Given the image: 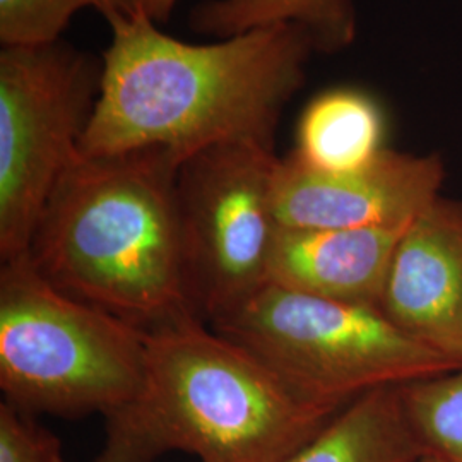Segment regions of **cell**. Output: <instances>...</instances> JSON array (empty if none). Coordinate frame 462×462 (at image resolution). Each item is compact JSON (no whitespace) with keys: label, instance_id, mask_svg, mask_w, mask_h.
I'll return each mask as SVG.
<instances>
[{"label":"cell","instance_id":"1","mask_svg":"<svg viewBox=\"0 0 462 462\" xmlns=\"http://www.w3.org/2000/svg\"><path fill=\"white\" fill-rule=\"evenodd\" d=\"M98 101L78 152L163 148L183 162L228 143L274 146L286 105L320 51L297 23H274L213 43L163 33L151 17L110 24Z\"/></svg>","mask_w":462,"mask_h":462},{"label":"cell","instance_id":"2","mask_svg":"<svg viewBox=\"0 0 462 462\" xmlns=\"http://www.w3.org/2000/svg\"><path fill=\"white\" fill-rule=\"evenodd\" d=\"M182 163L163 148L78 152L34 231V267L67 295L141 329L200 317L183 250Z\"/></svg>","mask_w":462,"mask_h":462},{"label":"cell","instance_id":"3","mask_svg":"<svg viewBox=\"0 0 462 462\" xmlns=\"http://www.w3.org/2000/svg\"><path fill=\"white\" fill-rule=\"evenodd\" d=\"M346 408V406H345ZM315 401L226 336L190 317L148 330L133 401L106 418L95 462H281L345 410Z\"/></svg>","mask_w":462,"mask_h":462},{"label":"cell","instance_id":"4","mask_svg":"<svg viewBox=\"0 0 462 462\" xmlns=\"http://www.w3.org/2000/svg\"><path fill=\"white\" fill-rule=\"evenodd\" d=\"M148 330L53 286L30 254L0 269V389L26 413L108 416L141 391Z\"/></svg>","mask_w":462,"mask_h":462},{"label":"cell","instance_id":"5","mask_svg":"<svg viewBox=\"0 0 462 462\" xmlns=\"http://www.w3.org/2000/svg\"><path fill=\"white\" fill-rule=\"evenodd\" d=\"M211 328L247 347L305 396L345 408L382 387L456 370L375 305L310 297L265 282Z\"/></svg>","mask_w":462,"mask_h":462},{"label":"cell","instance_id":"6","mask_svg":"<svg viewBox=\"0 0 462 462\" xmlns=\"http://www.w3.org/2000/svg\"><path fill=\"white\" fill-rule=\"evenodd\" d=\"M103 62L64 40L0 51V259L26 255L93 116Z\"/></svg>","mask_w":462,"mask_h":462},{"label":"cell","instance_id":"7","mask_svg":"<svg viewBox=\"0 0 462 462\" xmlns=\"http://www.w3.org/2000/svg\"><path fill=\"white\" fill-rule=\"evenodd\" d=\"M274 146L228 143L199 151L179 171L183 250L199 315L209 322L267 282L278 221Z\"/></svg>","mask_w":462,"mask_h":462},{"label":"cell","instance_id":"8","mask_svg":"<svg viewBox=\"0 0 462 462\" xmlns=\"http://www.w3.org/2000/svg\"><path fill=\"white\" fill-rule=\"evenodd\" d=\"M446 177L439 154L382 149L368 165L320 171L291 152L278 162L273 208L290 228H404L440 198Z\"/></svg>","mask_w":462,"mask_h":462},{"label":"cell","instance_id":"9","mask_svg":"<svg viewBox=\"0 0 462 462\" xmlns=\"http://www.w3.org/2000/svg\"><path fill=\"white\" fill-rule=\"evenodd\" d=\"M377 307L414 341L462 364V202L439 198L402 231Z\"/></svg>","mask_w":462,"mask_h":462},{"label":"cell","instance_id":"10","mask_svg":"<svg viewBox=\"0 0 462 462\" xmlns=\"http://www.w3.org/2000/svg\"><path fill=\"white\" fill-rule=\"evenodd\" d=\"M408 226L366 230L278 226L267 282L310 297L377 307L393 252Z\"/></svg>","mask_w":462,"mask_h":462},{"label":"cell","instance_id":"11","mask_svg":"<svg viewBox=\"0 0 462 462\" xmlns=\"http://www.w3.org/2000/svg\"><path fill=\"white\" fill-rule=\"evenodd\" d=\"M421 456L399 387H382L355 399L281 462H414Z\"/></svg>","mask_w":462,"mask_h":462},{"label":"cell","instance_id":"12","mask_svg":"<svg viewBox=\"0 0 462 462\" xmlns=\"http://www.w3.org/2000/svg\"><path fill=\"white\" fill-rule=\"evenodd\" d=\"M383 131L375 99L356 89H332L312 99L300 116L293 154L320 171L356 170L385 149Z\"/></svg>","mask_w":462,"mask_h":462},{"label":"cell","instance_id":"13","mask_svg":"<svg viewBox=\"0 0 462 462\" xmlns=\"http://www.w3.org/2000/svg\"><path fill=\"white\" fill-rule=\"evenodd\" d=\"M274 23L305 26L320 51L345 47L355 32L351 0H208L190 14L196 33L217 40Z\"/></svg>","mask_w":462,"mask_h":462},{"label":"cell","instance_id":"14","mask_svg":"<svg viewBox=\"0 0 462 462\" xmlns=\"http://www.w3.org/2000/svg\"><path fill=\"white\" fill-rule=\"evenodd\" d=\"M401 401L425 456L462 462V365L401 385Z\"/></svg>","mask_w":462,"mask_h":462},{"label":"cell","instance_id":"15","mask_svg":"<svg viewBox=\"0 0 462 462\" xmlns=\"http://www.w3.org/2000/svg\"><path fill=\"white\" fill-rule=\"evenodd\" d=\"M89 7L108 24L144 14L143 0H0L2 47L59 42L70 19Z\"/></svg>","mask_w":462,"mask_h":462},{"label":"cell","instance_id":"16","mask_svg":"<svg viewBox=\"0 0 462 462\" xmlns=\"http://www.w3.org/2000/svg\"><path fill=\"white\" fill-rule=\"evenodd\" d=\"M0 462H66L60 440L30 414L0 402Z\"/></svg>","mask_w":462,"mask_h":462},{"label":"cell","instance_id":"17","mask_svg":"<svg viewBox=\"0 0 462 462\" xmlns=\"http://www.w3.org/2000/svg\"><path fill=\"white\" fill-rule=\"evenodd\" d=\"M179 0H143L144 14L151 17L154 23H165L171 16L175 4Z\"/></svg>","mask_w":462,"mask_h":462},{"label":"cell","instance_id":"18","mask_svg":"<svg viewBox=\"0 0 462 462\" xmlns=\"http://www.w3.org/2000/svg\"><path fill=\"white\" fill-rule=\"evenodd\" d=\"M414 462H447L439 459V457H433V456H421L420 459H416Z\"/></svg>","mask_w":462,"mask_h":462}]
</instances>
